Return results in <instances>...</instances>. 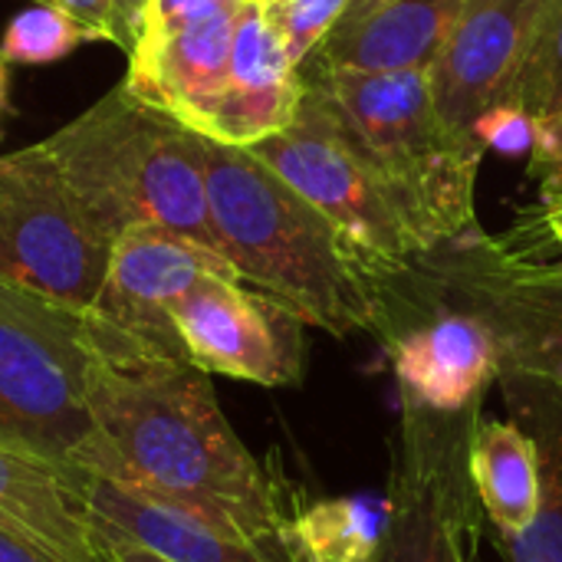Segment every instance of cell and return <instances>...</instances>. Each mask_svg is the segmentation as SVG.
<instances>
[{
  "instance_id": "6da1fadb",
  "label": "cell",
  "mask_w": 562,
  "mask_h": 562,
  "mask_svg": "<svg viewBox=\"0 0 562 562\" xmlns=\"http://www.w3.org/2000/svg\"><path fill=\"white\" fill-rule=\"evenodd\" d=\"M92 435L72 468L175 504L217 530L290 557L286 510L224 418L211 375L135 346L89 316Z\"/></svg>"
},
{
  "instance_id": "7a4b0ae2",
  "label": "cell",
  "mask_w": 562,
  "mask_h": 562,
  "mask_svg": "<svg viewBox=\"0 0 562 562\" xmlns=\"http://www.w3.org/2000/svg\"><path fill=\"white\" fill-rule=\"evenodd\" d=\"M211 221L237 277L306 326L382 336L385 306L339 231L247 148L201 135Z\"/></svg>"
},
{
  "instance_id": "3957f363",
  "label": "cell",
  "mask_w": 562,
  "mask_h": 562,
  "mask_svg": "<svg viewBox=\"0 0 562 562\" xmlns=\"http://www.w3.org/2000/svg\"><path fill=\"white\" fill-rule=\"evenodd\" d=\"M40 145L79 214L112 247L128 227H161L221 254L201 132L125 82Z\"/></svg>"
},
{
  "instance_id": "277c9868",
  "label": "cell",
  "mask_w": 562,
  "mask_h": 562,
  "mask_svg": "<svg viewBox=\"0 0 562 562\" xmlns=\"http://www.w3.org/2000/svg\"><path fill=\"white\" fill-rule=\"evenodd\" d=\"M300 79L333 109L431 254L474 237V184L484 148L445 122L425 69L375 76L326 69L306 59Z\"/></svg>"
},
{
  "instance_id": "5b68a950",
  "label": "cell",
  "mask_w": 562,
  "mask_h": 562,
  "mask_svg": "<svg viewBox=\"0 0 562 562\" xmlns=\"http://www.w3.org/2000/svg\"><path fill=\"white\" fill-rule=\"evenodd\" d=\"M382 342L428 306L474 313L497 339L501 375L562 389V263H533L468 237L428 254L385 290Z\"/></svg>"
},
{
  "instance_id": "8992f818",
  "label": "cell",
  "mask_w": 562,
  "mask_h": 562,
  "mask_svg": "<svg viewBox=\"0 0 562 562\" xmlns=\"http://www.w3.org/2000/svg\"><path fill=\"white\" fill-rule=\"evenodd\" d=\"M89 313L0 280V445L72 468L92 435Z\"/></svg>"
},
{
  "instance_id": "52a82bcc",
  "label": "cell",
  "mask_w": 562,
  "mask_h": 562,
  "mask_svg": "<svg viewBox=\"0 0 562 562\" xmlns=\"http://www.w3.org/2000/svg\"><path fill=\"white\" fill-rule=\"evenodd\" d=\"M296 194H303L356 254L359 267L385 296L431 250L408 227L369 161L359 155L333 109L303 86L293 122L247 148ZM385 306V303H382Z\"/></svg>"
},
{
  "instance_id": "ba28073f",
  "label": "cell",
  "mask_w": 562,
  "mask_h": 562,
  "mask_svg": "<svg viewBox=\"0 0 562 562\" xmlns=\"http://www.w3.org/2000/svg\"><path fill=\"white\" fill-rule=\"evenodd\" d=\"M481 415L484 402L441 415L402 398L379 562H474L484 510L471 484L468 448Z\"/></svg>"
},
{
  "instance_id": "9c48e42d",
  "label": "cell",
  "mask_w": 562,
  "mask_h": 562,
  "mask_svg": "<svg viewBox=\"0 0 562 562\" xmlns=\"http://www.w3.org/2000/svg\"><path fill=\"white\" fill-rule=\"evenodd\" d=\"M112 244L79 214L43 145L0 155V280L89 313Z\"/></svg>"
},
{
  "instance_id": "30bf717a",
  "label": "cell",
  "mask_w": 562,
  "mask_h": 562,
  "mask_svg": "<svg viewBox=\"0 0 562 562\" xmlns=\"http://www.w3.org/2000/svg\"><path fill=\"white\" fill-rule=\"evenodd\" d=\"M184 359L207 375L283 389L303 379V319L244 280L204 277L175 306Z\"/></svg>"
},
{
  "instance_id": "8fae6325",
  "label": "cell",
  "mask_w": 562,
  "mask_h": 562,
  "mask_svg": "<svg viewBox=\"0 0 562 562\" xmlns=\"http://www.w3.org/2000/svg\"><path fill=\"white\" fill-rule=\"evenodd\" d=\"M204 277L240 280L221 254L181 234L161 227H128L112 247L109 273L89 316L135 346L184 359L171 323V306Z\"/></svg>"
},
{
  "instance_id": "7c38bea8",
  "label": "cell",
  "mask_w": 562,
  "mask_h": 562,
  "mask_svg": "<svg viewBox=\"0 0 562 562\" xmlns=\"http://www.w3.org/2000/svg\"><path fill=\"white\" fill-rule=\"evenodd\" d=\"M543 0H464L461 13L425 69L445 122L474 138V122L510 102Z\"/></svg>"
},
{
  "instance_id": "4fadbf2b",
  "label": "cell",
  "mask_w": 562,
  "mask_h": 562,
  "mask_svg": "<svg viewBox=\"0 0 562 562\" xmlns=\"http://www.w3.org/2000/svg\"><path fill=\"white\" fill-rule=\"evenodd\" d=\"M392 372L405 402L428 412L458 415L501 379L494 333L464 310L428 306L385 339Z\"/></svg>"
},
{
  "instance_id": "5bb4252c",
  "label": "cell",
  "mask_w": 562,
  "mask_h": 562,
  "mask_svg": "<svg viewBox=\"0 0 562 562\" xmlns=\"http://www.w3.org/2000/svg\"><path fill=\"white\" fill-rule=\"evenodd\" d=\"M300 95V69L290 63L280 36L267 23L263 3L244 0L234 23L227 82L204 135L224 145L250 148L293 122Z\"/></svg>"
},
{
  "instance_id": "9a60e30c",
  "label": "cell",
  "mask_w": 562,
  "mask_h": 562,
  "mask_svg": "<svg viewBox=\"0 0 562 562\" xmlns=\"http://www.w3.org/2000/svg\"><path fill=\"white\" fill-rule=\"evenodd\" d=\"M461 3L464 0H352L310 63L375 76L428 69L454 26Z\"/></svg>"
},
{
  "instance_id": "2e32d148",
  "label": "cell",
  "mask_w": 562,
  "mask_h": 562,
  "mask_svg": "<svg viewBox=\"0 0 562 562\" xmlns=\"http://www.w3.org/2000/svg\"><path fill=\"white\" fill-rule=\"evenodd\" d=\"M237 10H221L128 56L125 86L204 135L231 69Z\"/></svg>"
},
{
  "instance_id": "e0dca14e",
  "label": "cell",
  "mask_w": 562,
  "mask_h": 562,
  "mask_svg": "<svg viewBox=\"0 0 562 562\" xmlns=\"http://www.w3.org/2000/svg\"><path fill=\"white\" fill-rule=\"evenodd\" d=\"M0 530L66 562H102L82 471L0 445Z\"/></svg>"
},
{
  "instance_id": "ac0fdd59",
  "label": "cell",
  "mask_w": 562,
  "mask_h": 562,
  "mask_svg": "<svg viewBox=\"0 0 562 562\" xmlns=\"http://www.w3.org/2000/svg\"><path fill=\"white\" fill-rule=\"evenodd\" d=\"M82 487H86V504L92 514V524L99 530L128 537L158 557L171 562H293L286 557H277L257 543H247L240 537H231L217 530L214 524L165 504L158 497H148L142 491L112 484L105 477L86 474L82 471Z\"/></svg>"
},
{
  "instance_id": "d6986e66",
  "label": "cell",
  "mask_w": 562,
  "mask_h": 562,
  "mask_svg": "<svg viewBox=\"0 0 562 562\" xmlns=\"http://www.w3.org/2000/svg\"><path fill=\"white\" fill-rule=\"evenodd\" d=\"M468 471L481 510L494 520L504 540L533 527L543 501V471L533 438L514 418H477L468 448Z\"/></svg>"
},
{
  "instance_id": "ffe728a7",
  "label": "cell",
  "mask_w": 562,
  "mask_h": 562,
  "mask_svg": "<svg viewBox=\"0 0 562 562\" xmlns=\"http://www.w3.org/2000/svg\"><path fill=\"white\" fill-rule=\"evenodd\" d=\"M514 422L533 438L543 471V501L533 527L507 543L510 562H562V389L501 375Z\"/></svg>"
},
{
  "instance_id": "44dd1931",
  "label": "cell",
  "mask_w": 562,
  "mask_h": 562,
  "mask_svg": "<svg viewBox=\"0 0 562 562\" xmlns=\"http://www.w3.org/2000/svg\"><path fill=\"white\" fill-rule=\"evenodd\" d=\"M385 527V497H329L286 514V547L293 562H379Z\"/></svg>"
},
{
  "instance_id": "7402d4cb",
  "label": "cell",
  "mask_w": 562,
  "mask_h": 562,
  "mask_svg": "<svg viewBox=\"0 0 562 562\" xmlns=\"http://www.w3.org/2000/svg\"><path fill=\"white\" fill-rule=\"evenodd\" d=\"M507 105L533 122L562 109V0H543Z\"/></svg>"
},
{
  "instance_id": "603a6c76",
  "label": "cell",
  "mask_w": 562,
  "mask_h": 562,
  "mask_svg": "<svg viewBox=\"0 0 562 562\" xmlns=\"http://www.w3.org/2000/svg\"><path fill=\"white\" fill-rule=\"evenodd\" d=\"M86 40H89L86 30L72 16H66L56 7L40 3L10 20L3 43H0V59L3 63H33V66L56 63Z\"/></svg>"
},
{
  "instance_id": "cb8c5ba5",
  "label": "cell",
  "mask_w": 562,
  "mask_h": 562,
  "mask_svg": "<svg viewBox=\"0 0 562 562\" xmlns=\"http://www.w3.org/2000/svg\"><path fill=\"white\" fill-rule=\"evenodd\" d=\"M349 3L352 0H267L263 16L280 36L290 63L300 69L342 20Z\"/></svg>"
},
{
  "instance_id": "d4e9b609",
  "label": "cell",
  "mask_w": 562,
  "mask_h": 562,
  "mask_svg": "<svg viewBox=\"0 0 562 562\" xmlns=\"http://www.w3.org/2000/svg\"><path fill=\"white\" fill-rule=\"evenodd\" d=\"M40 3L72 16L89 40H109L122 46L128 56L138 46L145 0H40Z\"/></svg>"
},
{
  "instance_id": "484cf974",
  "label": "cell",
  "mask_w": 562,
  "mask_h": 562,
  "mask_svg": "<svg viewBox=\"0 0 562 562\" xmlns=\"http://www.w3.org/2000/svg\"><path fill=\"white\" fill-rule=\"evenodd\" d=\"M244 0H145V13H142V36L138 46L158 43L198 20H207L221 10L240 7ZM135 46V49H138Z\"/></svg>"
},
{
  "instance_id": "4316f807",
  "label": "cell",
  "mask_w": 562,
  "mask_h": 562,
  "mask_svg": "<svg viewBox=\"0 0 562 562\" xmlns=\"http://www.w3.org/2000/svg\"><path fill=\"white\" fill-rule=\"evenodd\" d=\"M474 138L481 148L501 155H530L533 151V119L517 105H497L474 122Z\"/></svg>"
},
{
  "instance_id": "83f0119b",
  "label": "cell",
  "mask_w": 562,
  "mask_h": 562,
  "mask_svg": "<svg viewBox=\"0 0 562 562\" xmlns=\"http://www.w3.org/2000/svg\"><path fill=\"white\" fill-rule=\"evenodd\" d=\"M533 165L543 168L547 184L562 181V109L533 122Z\"/></svg>"
},
{
  "instance_id": "f1b7e54d",
  "label": "cell",
  "mask_w": 562,
  "mask_h": 562,
  "mask_svg": "<svg viewBox=\"0 0 562 562\" xmlns=\"http://www.w3.org/2000/svg\"><path fill=\"white\" fill-rule=\"evenodd\" d=\"M95 537H99V560L102 562H171L128 537H119V533H109L99 527H95Z\"/></svg>"
},
{
  "instance_id": "f546056e",
  "label": "cell",
  "mask_w": 562,
  "mask_h": 562,
  "mask_svg": "<svg viewBox=\"0 0 562 562\" xmlns=\"http://www.w3.org/2000/svg\"><path fill=\"white\" fill-rule=\"evenodd\" d=\"M0 562H66L53 553H46L43 547L16 537V533H7L0 530Z\"/></svg>"
},
{
  "instance_id": "4dcf8cb0",
  "label": "cell",
  "mask_w": 562,
  "mask_h": 562,
  "mask_svg": "<svg viewBox=\"0 0 562 562\" xmlns=\"http://www.w3.org/2000/svg\"><path fill=\"white\" fill-rule=\"evenodd\" d=\"M543 224H547V231H550L553 244L562 250V204H547Z\"/></svg>"
},
{
  "instance_id": "1f68e13d",
  "label": "cell",
  "mask_w": 562,
  "mask_h": 562,
  "mask_svg": "<svg viewBox=\"0 0 562 562\" xmlns=\"http://www.w3.org/2000/svg\"><path fill=\"white\" fill-rule=\"evenodd\" d=\"M543 201H547V204H562V181L543 184Z\"/></svg>"
},
{
  "instance_id": "d6a6232c",
  "label": "cell",
  "mask_w": 562,
  "mask_h": 562,
  "mask_svg": "<svg viewBox=\"0 0 562 562\" xmlns=\"http://www.w3.org/2000/svg\"><path fill=\"white\" fill-rule=\"evenodd\" d=\"M3 105H7V63L0 59V115H3Z\"/></svg>"
},
{
  "instance_id": "836d02e7",
  "label": "cell",
  "mask_w": 562,
  "mask_h": 562,
  "mask_svg": "<svg viewBox=\"0 0 562 562\" xmlns=\"http://www.w3.org/2000/svg\"><path fill=\"white\" fill-rule=\"evenodd\" d=\"M356 3H372V0H356Z\"/></svg>"
},
{
  "instance_id": "e575fe53",
  "label": "cell",
  "mask_w": 562,
  "mask_h": 562,
  "mask_svg": "<svg viewBox=\"0 0 562 562\" xmlns=\"http://www.w3.org/2000/svg\"><path fill=\"white\" fill-rule=\"evenodd\" d=\"M260 3H267V0H260Z\"/></svg>"
}]
</instances>
